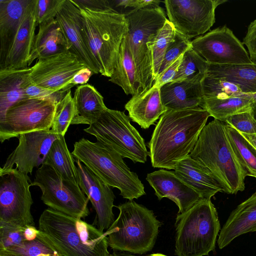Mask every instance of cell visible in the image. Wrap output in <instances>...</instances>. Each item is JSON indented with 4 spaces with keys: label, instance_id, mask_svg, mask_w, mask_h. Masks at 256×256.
Returning a JSON list of instances; mask_svg holds the SVG:
<instances>
[{
    "label": "cell",
    "instance_id": "cell-40",
    "mask_svg": "<svg viewBox=\"0 0 256 256\" xmlns=\"http://www.w3.org/2000/svg\"><path fill=\"white\" fill-rule=\"evenodd\" d=\"M24 228L0 222V249L16 246L26 241Z\"/></svg>",
    "mask_w": 256,
    "mask_h": 256
},
{
    "label": "cell",
    "instance_id": "cell-43",
    "mask_svg": "<svg viewBox=\"0 0 256 256\" xmlns=\"http://www.w3.org/2000/svg\"><path fill=\"white\" fill-rule=\"evenodd\" d=\"M26 92L28 98H37L48 100L56 104L64 97L67 92H56L48 89L34 84L32 81L26 88Z\"/></svg>",
    "mask_w": 256,
    "mask_h": 256
},
{
    "label": "cell",
    "instance_id": "cell-38",
    "mask_svg": "<svg viewBox=\"0 0 256 256\" xmlns=\"http://www.w3.org/2000/svg\"><path fill=\"white\" fill-rule=\"evenodd\" d=\"M201 84L204 98L223 99L245 94L238 85L207 74Z\"/></svg>",
    "mask_w": 256,
    "mask_h": 256
},
{
    "label": "cell",
    "instance_id": "cell-47",
    "mask_svg": "<svg viewBox=\"0 0 256 256\" xmlns=\"http://www.w3.org/2000/svg\"><path fill=\"white\" fill-rule=\"evenodd\" d=\"M93 74L94 72L89 68L84 67L74 75L70 84L72 87L78 84H86Z\"/></svg>",
    "mask_w": 256,
    "mask_h": 256
},
{
    "label": "cell",
    "instance_id": "cell-13",
    "mask_svg": "<svg viewBox=\"0 0 256 256\" xmlns=\"http://www.w3.org/2000/svg\"><path fill=\"white\" fill-rule=\"evenodd\" d=\"M226 0H165L168 20L188 39L208 32L215 22V10Z\"/></svg>",
    "mask_w": 256,
    "mask_h": 256
},
{
    "label": "cell",
    "instance_id": "cell-32",
    "mask_svg": "<svg viewBox=\"0 0 256 256\" xmlns=\"http://www.w3.org/2000/svg\"><path fill=\"white\" fill-rule=\"evenodd\" d=\"M225 128L230 146L244 176L256 178V148L233 127L226 124Z\"/></svg>",
    "mask_w": 256,
    "mask_h": 256
},
{
    "label": "cell",
    "instance_id": "cell-33",
    "mask_svg": "<svg viewBox=\"0 0 256 256\" xmlns=\"http://www.w3.org/2000/svg\"><path fill=\"white\" fill-rule=\"evenodd\" d=\"M74 162L64 136H60L53 142L44 163L51 165L64 178L78 184V175Z\"/></svg>",
    "mask_w": 256,
    "mask_h": 256
},
{
    "label": "cell",
    "instance_id": "cell-1",
    "mask_svg": "<svg viewBox=\"0 0 256 256\" xmlns=\"http://www.w3.org/2000/svg\"><path fill=\"white\" fill-rule=\"evenodd\" d=\"M209 116L201 107L167 110L161 116L148 143L152 166L174 170L193 150Z\"/></svg>",
    "mask_w": 256,
    "mask_h": 256
},
{
    "label": "cell",
    "instance_id": "cell-52",
    "mask_svg": "<svg viewBox=\"0 0 256 256\" xmlns=\"http://www.w3.org/2000/svg\"><path fill=\"white\" fill-rule=\"evenodd\" d=\"M250 94L253 103L256 102V92Z\"/></svg>",
    "mask_w": 256,
    "mask_h": 256
},
{
    "label": "cell",
    "instance_id": "cell-24",
    "mask_svg": "<svg viewBox=\"0 0 256 256\" xmlns=\"http://www.w3.org/2000/svg\"><path fill=\"white\" fill-rule=\"evenodd\" d=\"M30 0H0V69L2 68Z\"/></svg>",
    "mask_w": 256,
    "mask_h": 256
},
{
    "label": "cell",
    "instance_id": "cell-26",
    "mask_svg": "<svg viewBox=\"0 0 256 256\" xmlns=\"http://www.w3.org/2000/svg\"><path fill=\"white\" fill-rule=\"evenodd\" d=\"M31 67L20 70H0V121L7 110L18 102L28 98L26 88L31 82Z\"/></svg>",
    "mask_w": 256,
    "mask_h": 256
},
{
    "label": "cell",
    "instance_id": "cell-3",
    "mask_svg": "<svg viewBox=\"0 0 256 256\" xmlns=\"http://www.w3.org/2000/svg\"><path fill=\"white\" fill-rule=\"evenodd\" d=\"M78 8L82 14L86 46L99 73L110 78L116 65L121 44L128 30L125 16L112 8L96 11Z\"/></svg>",
    "mask_w": 256,
    "mask_h": 256
},
{
    "label": "cell",
    "instance_id": "cell-35",
    "mask_svg": "<svg viewBox=\"0 0 256 256\" xmlns=\"http://www.w3.org/2000/svg\"><path fill=\"white\" fill-rule=\"evenodd\" d=\"M0 256H62L54 248L47 244L39 232L32 240H26L20 244L0 249Z\"/></svg>",
    "mask_w": 256,
    "mask_h": 256
},
{
    "label": "cell",
    "instance_id": "cell-23",
    "mask_svg": "<svg viewBox=\"0 0 256 256\" xmlns=\"http://www.w3.org/2000/svg\"><path fill=\"white\" fill-rule=\"evenodd\" d=\"M132 121L148 128L167 110L160 98V88L154 85L142 93L132 96L124 106Z\"/></svg>",
    "mask_w": 256,
    "mask_h": 256
},
{
    "label": "cell",
    "instance_id": "cell-54",
    "mask_svg": "<svg viewBox=\"0 0 256 256\" xmlns=\"http://www.w3.org/2000/svg\"><path fill=\"white\" fill-rule=\"evenodd\" d=\"M256 232V226H254L251 232Z\"/></svg>",
    "mask_w": 256,
    "mask_h": 256
},
{
    "label": "cell",
    "instance_id": "cell-22",
    "mask_svg": "<svg viewBox=\"0 0 256 256\" xmlns=\"http://www.w3.org/2000/svg\"><path fill=\"white\" fill-rule=\"evenodd\" d=\"M256 226V192L230 213L220 230L217 240L219 248L226 247L238 236L251 232Z\"/></svg>",
    "mask_w": 256,
    "mask_h": 256
},
{
    "label": "cell",
    "instance_id": "cell-11",
    "mask_svg": "<svg viewBox=\"0 0 256 256\" xmlns=\"http://www.w3.org/2000/svg\"><path fill=\"white\" fill-rule=\"evenodd\" d=\"M31 180L18 170H0V222L25 227L34 226Z\"/></svg>",
    "mask_w": 256,
    "mask_h": 256
},
{
    "label": "cell",
    "instance_id": "cell-39",
    "mask_svg": "<svg viewBox=\"0 0 256 256\" xmlns=\"http://www.w3.org/2000/svg\"><path fill=\"white\" fill-rule=\"evenodd\" d=\"M191 42L190 40L176 31L174 40L166 52L158 77L191 47Z\"/></svg>",
    "mask_w": 256,
    "mask_h": 256
},
{
    "label": "cell",
    "instance_id": "cell-53",
    "mask_svg": "<svg viewBox=\"0 0 256 256\" xmlns=\"http://www.w3.org/2000/svg\"><path fill=\"white\" fill-rule=\"evenodd\" d=\"M149 256H168L166 255H165V254H160V253H156V254H150Z\"/></svg>",
    "mask_w": 256,
    "mask_h": 256
},
{
    "label": "cell",
    "instance_id": "cell-34",
    "mask_svg": "<svg viewBox=\"0 0 256 256\" xmlns=\"http://www.w3.org/2000/svg\"><path fill=\"white\" fill-rule=\"evenodd\" d=\"M208 66L209 64L190 47L184 54L172 82L186 80L202 82L207 74Z\"/></svg>",
    "mask_w": 256,
    "mask_h": 256
},
{
    "label": "cell",
    "instance_id": "cell-15",
    "mask_svg": "<svg viewBox=\"0 0 256 256\" xmlns=\"http://www.w3.org/2000/svg\"><path fill=\"white\" fill-rule=\"evenodd\" d=\"M86 66L76 56L66 51L38 59L31 67L30 78L34 84L66 92L72 88L70 83L74 75Z\"/></svg>",
    "mask_w": 256,
    "mask_h": 256
},
{
    "label": "cell",
    "instance_id": "cell-2",
    "mask_svg": "<svg viewBox=\"0 0 256 256\" xmlns=\"http://www.w3.org/2000/svg\"><path fill=\"white\" fill-rule=\"evenodd\" d=\"M43 240L62 256H110L104 232L80 218L50 208L38 220Z\"/></svg>",
    "mask_w": 256,
    "mask_h": 256
},
{
    "label": "cell",
    "instance_id": "cell-8",
    "mask_svg": "<svg viewBox=\"0 0 256 256\" xmlns=\"http://www.w3.org/2000/svg\"><path fill=\"white\" fill-rule=\"evenodd\" d=\"M124 16L128 26L126 38L142 92L150 89L154 82L148 46L154 42L168 18L164 9L158 4L134 9Z\"/></svg>",
    "mask_w": 256,
    "mask_h": 256
},
{
    "label": "cell",
    "instance_id": "cell-5",
    "mask_svg": "<svg viewBox=\"0 0 256 256\" xmlns=\"http://www.w3.org/2000/svg\"><path fill=\"white\" fill-rule=\"evenodd\" d=\"M189 156L206 167L230 194L244 190L245 177L230 146L224 122L214 119L206 124Z\"/></svg>",
    "mask_w": 256,
    "mask_h": 256
},
{
    "label": "cell",
    "instance_id": "cell-31",
    "mask_svg": "<svg viewBox=\"0 0 256 256\" xmlns=\"http://www.w3.org/2000/svg\"><path fill=\"white\" fill-rule=\"evenodd\" d=\"M253 102L250 94L226 98H203L201 108L214 119L225 122L228 117L240 113L251 112Z\"/></svg>",
    "mask_w": 256,
    "mask_h": 256
},
{
    "label": "cell",
    "instance_id": "cell-10",
    "mask_svg": "<svg viewBox=\"0 0 256 256\" xmlns=\"http://www.w3.org/2000/svg\"><path fill=\"white\" fill-rule=\"evenodd\" d=\"M30 184L40 188L41 200L50 208L80 219L89 215V200L79 185L64 178L51 165L39 167Z\"/></svg>",
    "mask_w": 256,
    "mask_h": 256
},
{
    "label": "cell",
    "instance_id": "cell-21",
    "mask_svg": "<svg viewBox=\"0 0 256 256\" xmlns=\"http://www.w3.org/2000/svg\"><path fill=\"white\" fill-rule=\"evenodd\" d=\"M175 174L203 199L210 200L218 192L230 194L228 188L206 167L190 156L174 167Z\"/></svg>",
    "mask_w": 256,
    "mask_h": 256
},
{
    "label": "cell",
    "instance_id": "cell-4",
    "mask_svg": "<svg viewBox=\"0 0 256 256\" xmlns=\"http://www.w3.org/2000/svg\"><path fill=\"white\" fill-rule=\"evenodd\" d=\"M119 214L104 232L116 251L142 255L153 248L162 222L152 210L129 200L117 206Z\"/></svg>",
    "mask_w": 256,
    "mask_h": 256
},
{
    "label": "cell",
    "instance_id": "cell-17",
    "mask_svg": "<svg viewBox=\"0 0 256 256\" xmlns=\"http://www.w3.org/2000/svg\"><path fill=\"white\" fill-rule=\"evenodd\" d=\"M78 185L96 212L98 228L104 232L114 221L112 208L115 196L111 186L106 184L78 160L76 159Z\"/></svg>",
    "mask_w": 256,
    "mask_h": 256
},
{
    "label": "cell",
    "instance_id": "cell-18",
    "mask_svg": "<svg viewBox=\"0 0 256 256\" xmlns=\"http://www.w3.org/2000/svg\"><path fill=\"white\" fill-rule=\"evenodd\" d=\"M56 19L64 34L68 51L76 56L94 74H98L84 41L80 10L71 0H64Z\"/></svg>",
    "mask_w": 256,
    "mask_h": 256
},
{
    "label": "cell",
    "instance_id": "cell-29",
    "mask_svg": "<svg viewBox=\"0 0 256 256\" xmlns=\"http://www.w3.org/2000/svg\"><path fill=\"white\" fill-rule=\"evenodd\" d=\"M109 81L120 86L126 94L134 96L142 92L136 66L126 36L121 44L116 65Z\"/></svg>",
    "mask_w": 256,
    "mask_h": 256
},
{
    "label": "cell",
    "instance_id": "cell-44",
    "mask_svg": "<svg viewBox=\"0 0 256 256\" xmlns=\"http://www.w3.org/2000/svg\"><path fill=\"white\" fill-rule=\"evenodd\" d=\"M242 44L247 47L251 60L256 64V19L248 26Z\"/></svg>",
    "mask_w": 256,
    "mask_h": 256
},
{
    "label": "cell",
    "instance_id": "cell-6",
    "mask_svg": "<svg viewBox=\"0 0 256 256\" xmlns=\"http://www.w3.org/2000/svg\"><path fill=\"white\" fill-rule=\"evenodd\" d=\"M72 154L106 184L118 188L123 198L132 200L146 194L144 184L123 158L102 143L82 138L74 144Z\"/></svg>",
    "mask_w": 256,
    "mask_h": 256
},
{
    "label": "cell",
    "instance_id": "cell-49",
    "mask_svg": "<svg viewBox=\"0 0 256 256\" xmlns=\"http://www.w3.org/2000/svg\"><path fill=\"white\" fill-rule=\"evenodd\" d=\"M110 256H150L149 254L146 255H138L132 254L128 252H119L114 250L113 252L110 254Z\"/></svg>",
    "mask_w": 256,
    "mask_h": 256
},
{
    "label": "cell",
    "instance_id": "cell-20",
    "mask_svg": "<svg viewBox=\"0 0 256 256\" xmlns=\"http://www.w3.org/2000/svg\"><path fill=\"white\" fill-rule=\"evenodd\" d=\"M146 180L159 200L164 198L178 206V214L185 212L202 199L193 189L184 183L174 171L161 169L147 174Z\"/></svg>",
    "mask_w": 256,
    "mask_h": 256
},
{
    "label": "cell",
    "instance_id": "cell-9",
    "mask_svg": "<svg viewBox=\"0 0 256 256\" xmlns=\"http://www.w3.org/2000/svg\"><path fill=\"white\" fill-rule=\"evenodd\" d=\"M84 131L98 142L134 162L145 163L150 152L138 130L124 112L107 108Z\"/></svg>",
    "mask_w": 256,
    "mask_h": 256
},
{
    "label": "cell",
    "instance_id": "cell-50",
    "mask_svg": "<svg viewBox=\"0 0 256 256\" xmlns=\"http://www.w3.org/2000/svg\"><path fill=\"white\" fill-rule=\"evenodd\" d=\"M242 134L256 148V134Z\"/></svg>",
    "mask_w": 256,
    "mask_h": 256
},
{
    "label": "cell",
    "instance_id": "cell-36",
    "mask_svg": "<svg viewBox=\"0 0 256 256\" xmlns=\"http://www.w3.org/2000/svg\"><path fill=\"white\" fill-rule=\"evenodd\" d=\"M176 32L174 26L168 19L154 42L148 46L151 52L154 82L158 77L166 52L170 43L174 40Z\"/></svg>",
    "mask_w": 256,
    "mask_h": 256
},
{
    "label": "cell",
    "instance_id": "cell-19",
    "mask_svg": "<svg viewBox=\"0 0 256 256\" xmlns=\"http://www.w3.org/2000/svg\"><path fill=\"white\" fill-rule=\"evenodd\" d=\"M38 0H30L22 18L4 64L0 70H20L28 68L32 63V54L37 24Z\"/></svg>",
    "mask_w": 256,
    "mask_h": 256
},
{
    "label": "cell",
    "instance_id": "cell-28",
    "mask_svg": "<svg viewBox=\"0 0 256 256\" xmlns=\"http://www.w3.org/2000/svg\"><path fill=\"white\" fill-rule=\"evenodd\" d=\"M68 51L62 30L56 18L38 26L32 54V62L38 58Z\"/></svg>",
    "mask_w": 256,
    "mask_h": 256
},
{
    "label": "cell",
    "instance_id": "cell-25",
    "mask_svg": "<svg viewBox=\"0 0 256 256\" xmlns=\"http://www.w3.org/2000/svg\"><path fill=\"white\" fill-rule=\"evenodd\" d=\"M160 98L166 110H183L200 107L203 102L201 82H172L160 88Z\"/></svg>",
    "mask_w": 256,
    "mask_h": 256
},
{
    "label": "cell",
    "instance_id": "cell-45",
    "mask_svg": "<svg viewBox=\"0 0 256 256\" xmlns=\"http://www.w3.org/2000/svg\"><path fill=\"white\" fill-rule=\"evenodd\" d=\"M183 55H181L156 78L154 85L160 88L165 84L172 82L182 62Z\"/></svg>",
    "mask_w": 256,
    "mask_h": 256
},
{
    "label": "cell",
    "instance_id": "cell-14",
    "mask_svg": "<svg viewBox=\"0 0 256 256\" xmlns=\"http://www.w3.org/2000/svg\"><path fill=\"white\" fill-rule=\"evenodd\" d=\"M191 47L210 64L252 63L242 42L226 26L196 37L191 42Z\"/></svg>",
    "mask_w": 256,
    "mask_h": 256
},
{
    "label": "cell",
    "instance_id": "cell-12",
    "mask_svg": "<svg viewBox=\"0 0 256 256\" xmlns=\"http://www.w3.org/2000/svg\"><path fill=\"white\" fill-rule=\"evenodd\" d=\"M56 105L48 100L28 98L10 108L0 121V142L28 132L50 130Z\"/></svg>",
    "mask_w": 256,
    "mask_h": 256
},
{
    "label": "cell",
    "instance_id": "cell-41",
    "mask_svg": "<svg viewBox=\"0 0 256 256\" xmlns=\"http://www.w3.org/2000/svg\"><path fill=\"white\" fill-rule=\"evenodd\" d=\"M239 132L247 134H256V120L251 112L232 116L224 122Z\"/></svg>",
    "mask_w": 256,
    "mask_h": 256
},
{
    "label": "cell",
    "instance_id": "cell-16",
    "mask_svg": "<svg viewBox=\"0 0 256 256\" xmlns=\"http://www.w3.org/2000/svg\"><path fill=\"white\" fill-rule=\"evenodd\" d=\"M60 136L50 130H39L22 134L18 138V144L8 156L0 170L14 168L22 173L31 174L34 168L44 162L53 142Z\"/></svg>",
    "mask_w": 256,
    "mask_h": 256
},
{
    "label": "cell",
    "instance_id": "cell-30",
    "mask_svg": "<svg viewBox=\"0 0 256 256\" xmlns=\"http://www.w3.org/2000/svg\"><path fill=\"white\" fill-rule=\"evenodd\" d=\"M207 75L238 85L245 94L256 92V64H210Z\"/></svg>",
    "mask_w": 256,
    "mask_h": 256
},
{
    "label": "cell",
    "instance_id": "cell-46",
    "mask_svg": "<svg viewBox=\"0 0 256 256\" xmlns=\"http://www.w3.org/2000/svg\"><path fill=\"white\" fill-rule=\"evenodd\" d=\"M78 8L92 10H105L112 9L110 0H71Z\"/></svg>",
    "mask_w": 256,
    "mask_h": 256
},
{
    "label": "cell",
    "instance_id": "cell-51",
    "mask_svg": "<svg viewBox=\"0 0 256 256\" xmlns=\"http://www.w3.org/2000/svg\"><path fill=\"white\" fill-rule=\"evenodd\" d=\"M251 112H252L254 118L256 120V102H254L252 104V106Z\"/></svg>",
    "mask_w": 256,
    "mask_h": 256
},
{
    "label": "cell",
    "instance_id": "cell-48",
    "mask_svg": "<svg viewBox=\"0 0 256 256\" xmlns=\"http://www.w3.org/2000/svg\"><path fill=\"white\" fill-rule=\"evenodd\" d=\"M38 230L34 226H25L24 235L26 240H32L35 239L38 234Z\"/></svg>",
    "mask_w": 256,
    "mask_h": 256
},
{
    "label": "cell",
    "instance_id": "cell-37",
    "mask_svg": "<svg viewBox=\"0 0 256 256\" xmlns=\"http://www.w3.org/2000/svg\"><path fill=\"white\" fill-rule=\"evenodd\" d=\"M76 108L71 90L56 105L50 132L54 134L64 136L75 115Z\"/></svg>",
    "mask_w": 256,
    "mask_h": 256
},
{
    "label": "cell",
    "instance_id": "cell-7",
    "mask_svg": "<svg viewBox=\"0 0 256 256\" xmlns=\"http://www.w3.org/2000/svg\"><path fill=\"white\" fill-rule=\"evenodd\" d=\"M174 226L175 255L204 256L214 251L221 228L210 200L202 198L188 210L178 214Z\"/></svg>",
    "mask_w": 256,
    "mask_h": 256
},
{
    "label": "cell",
    "instance_id": "cell-27",
    "mask_svg": "<svg viewBox=\"0 0 256 256\" xmlns=\"http://www.w3.org/2000/svg\"><path fill=\"white\" fill-rule=\"evenodd\" d=\"M73 98L76 112L71 124L90 125L96 122L108 108L102 95L90 84L78 86Z\"/></svg>",
    "mask_w": 256,
    "mask_h": 256
},
{
    "label": "cell",
    "instance_id": "cell-42",
    "mask_svg": "<svg viewBox=\"0 0 256 256\" xmlns=\"http://www.w3.org/2000/svg\"><path fill=\"white\" fill-rule=\"evenodd\" d=\"M64 0H38L36 6L37 24L56 18Z\"/></svg>",
    "mask_w": 256,
    "mask_h": 256
}]
</instances>
